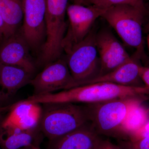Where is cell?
I'll return each mask as SVG.
<instances>
[{
  "label": "cell",
  "mask_w": 149,
  "mask_h": 149,
  "mask_svg": "<svg viewBox=\"0 0 149 149\" xmlns=\"http://www.w3.org/2000/svg\"><path fill=\"white\" fill-rule=\"evenodd\" d=\"M148 95H149V89L145 86H125L98 83L80 85L58 93L33 95L25 100L41 104L48 103H81L90 104L113 99Z\"/></svg>",
  "instance_id": "6da1fadb"
},
{
  "label": "cell",
  "mask_w": 149,
  "mask_h": 149,
  "mask_svg": "<svg viewBox=\"0 0 149 149\" xmlns=\"http://www.w3.org/2000/svg\"><path fill=\"white\" fill-rule=\"evenodd\" d=\"M39 128L49 141L80 128L89 121L85 107L69 103L42 104Z\"/></svg>",
  "instance_id": "7a4b0ae2"
},
{
  "label": "cell",
  "mask_w": 149,
  "mask_h": 149,
  "mask_svg": "<svg viewBox=\"0 0 149 149\" xmlns=\"http://www.w3.org/2000/svg\"><path fill=\"white\" fill-rule=\"evenodd\" d=\"M146 95L113 99L85 107L88 119L98 134L118 136L130 109Z\"/></svg>",
  "instance_id": "3957f363"
},
{
  "label": "cell",
  "mask_w": 149,
  "mask_h": 149,
  "mask_svg": "<svg viewBox=\"0 0 149 149\" xmlns=\"http://www.w3.org/2000/svg\"><path fill=\"white\" fill-rule=\"evenodd\" d=\"M144 13L133 6L120 5L107 8L101 17L116 32L123 42L143 54V24Z\"/></svg>",
  "instance_id": "277c9868"
},
{
  "label": "cell",
  "mask_w": 149,
  "mask_h": 149,
  "mask_svg": "<svg viewBox=\"0 0 149 149\" xmlns=\"http://www.w3.org/2000/svg\"><path fill=\"white\" fill-rule=\"evenodd\" d=\"M96 35L91 30L85 39L66 53L65 61L75 81V87L83 85L100 73V64Z\"/></svg>",
  "instance_id": "5b68a950"
},
{
  "label": "cell",
  "mask_w": 149,
  "mask_h": 149,
  "mask_svg": "<svg viewBox=\"0 0 149 149\" xmlns=\"http://www.w3.org/2000/svg\"><path fill=\"white\" fill-rule=\"evenodd\" d=\"M106 9L95 6L74 3L68 5L66 15L68 25L62 42L65 53L87 37L97 19L101 17Z\"/></svg>",
  "instance_id": "8992f818"
},
{
  "label": "cell",
  "mask_w": 149,
  "mask_h": 149,
  "mask_svg": "<svg viewBox=\"0 0 149 149\" xmlns=\"http://www.w3.org/2000/svg\"><path fill=\"white\" fill-rule=\"evenodd\" d=\"M47 0H23L21 29L31 50L37 52L45 43Z\"/></svg>",
  "instance_id": "52a82bcc"
},
{
  "label": "cell",
  "mask_w": 149,
  "mask_h": 149,
  "mask_svg": "<svg viewBox=\"0 0 149 149\" xmlns=\"http://www.w3.org/2000/svg\"><path fill=\"white\" fill-rule=\"evenodd\" d=\"M30 85L34 95H42L63 91L75 87V81L68 66L65 58H61L44 67L33 77Z\"/></svg>",
  "instance_id": "ba28073f"
},
{
  "label": "cell",
  "mask_w": 149,
  "mask_h": 149,
  "mask_svg": "<svg viewBox=\"0 0 149 149\" xmlns=\"http://www.w3.org/2000/svg\"><path fill=\"white\" fill-rule=\"evenodd\" d=\"M30 47L20 29L0 42V63L22 68L34 74L36 64Z\"/></svg>",
  "instance_id": "9c48e42d"
},
{
  "label": "cell",
  "mask_w": 149,
  "mask_h": 149,
  "mask_svg": "<svg viewBox=\"0 0 149 149\" xmlns=\"http://www.w3.org/2000/svg\"><path fill=\"white\" fill-rule=\"evenodd\" d=\"M42 107L41 104L27 101L25 100L16 103L2 123L3 131L1 134H9L31 130L39 126Z\"/></svg>",
  "instance_id": "30bf717a"
},
{
  "label": "cell",
  "mask_w": 149,
  "mask_h": 149,
  "mask_svg": "<svg viewBox=\"0 0 149 149\" xmlns=\"http://www.w3.org/2000/svg\"><path fill=\"white\" fill-rule=\"evenodd\" d=\"M96 42L100 64L98 75L116 69L131 58L125 48L109 31L104 30L96 35Z\"/></svg>",
  "instance_id": "8fae6325"
},
{
  "label": "cell",
  "mask_w": 149,
  "mask_h": 149,
  "mask_svg": "<svg viewBox=\"0 0 149 149\" xmlns=\"http://www.w3.org/2000/svg\"><path fill=\"white\" fill-rule=\"evenodd\" d=\"M139 58L135 54L134 56H131L128 61L116 69L105 74L96 76L86 81L83 85L106 83L125 86H144L140 83L142 81L140 76L141 65L138 61Z\"/></svg>",
  "instance_id": "7c38bea8"
},
{
  "label": "cell",
  "mask_w": 149,
  "mask_h": 149,
  "mask_svg": "<svg viewBox=\"0 0 149 149\" xmlns=\"http://www.w3.org/2000/svg\"><path fill=\"white\" fill-rule=\"evenodd\" d=\"M100 139L88 123L57 139L49 141L48 149H95Z\"/></svg>",
  "instance_id": "4fadbf2b"
},
{
  "label": "cell",
  "mask_w": 149,
  "mask_h": 149,
  "mask_svg": "<svg viewBox=\"0 0 149 149\" xmlns=\"http://www.w3.org/2000/svg\"><path fill=\"white\" fill-rule=\"evenodd\" d=\"M33 75L22 68L0 63V101L12 97L30 84Z\"/></svg>",
  "instance_id": "5bb4252c"
},
{
  "label": "cell",
  "mask_w": 149,
  "mask_h": 149,
  "mask_svg": "<svg viewBox=\"0 0 149 149\" xmlns=\"http://www.w3.org/2000/svg\"><path fill=\"white\" fill-rule=\"evenodd\" d=\"M43 136L39 126L31 130L10 134H0V146L3 149H20L27 147L40 146Z\"/></svg>",
  "instance_id": "9a60e30c"
},
{
  "label": "cell",
  "mask_w": 149,
  "mask_h": 149,
  "mask_svg": "<svg viewBox=\"0 0 149 149\" xmlns=\"http://www.w3.org/2000/svg\"><path fill=\"white\" fill-rule=\"evenodd\" d=\"M0 13L4 22L3 38H6L13 35L21 27L23 0H0Z\"/></svg>",
  "instance_id": "2e32d148"
},
{
  "label": "cell",
  "mask_w": 149,
  "mask_h": 149,
  "mask_svg": "<svg viewBox=\"0 0 149 149\" xmlns=\"http://www.w3.org/2000/svg\"><path fill=\"white\" fill-rule=\"evenodd\" d=\"M145 100L137 103L132 108L120 128L118 137L127 139L149 120V108L144 106Z\"/></svg>",
  "instance_id": "e0dca14e"
},
{
  "label": "cell",
  "mask_w": 149,
  "mask_h": 149,
  "mask_svg": "<svg viewBox=\"0 0 149 149\" xmlns=\"http://www.w3.org/2000/svg\"><path fill=\"white\" fill-rule=\"evenodd\" d=\"M83 5L95 6L103 9L114 6L128 5L139 9L144 13L146 12L143 0H84Z\"/></svg>",
  "instance_id": "ac0fdd59"
},
{
  "label": "cell",
  "mask_w": 149,
  "mask_h": 149,
  "mask_svg": "<svg viewBox=\"0 0 149 149\" xmlns=\"http://www.w3.org/2000/svg\"><path fill=\"white\" fill-rule=\"evenodd\" d=\"M122 147L125 149H149V135L134 142L126 141Z\"/></svg>",
  "instance_id": "d6986e66"
},
{
  "label": "cell",
  "mask_w": 149,
  "mask_h": 149,
  "mask_svg": "<svg viewBox=\"0 0 149 149\" xmlns=\"http://www.w3.org/2000/svg\"><path fill=\"white\" fill-rule=\"evenodd\" d=\"M149 135V120L143 126L128 137L126 141L134 142L143 139Z\"/></svg>",
  "instance_id": "ffe728a7"
},
{
  "label": "cell",
  "mask_w": 149,
  "mask_h": 149,
  "mask_svg": "<svg viewBox=\"0 0 149 149\" xmlns=\"http://www.w3.org/2000/svg\"><path fill=\"white\" fill-rule=\"evenodd\" d=\"M95 149H124L122 146H116L107 140L100 139Z\"/></svg>",
  "instance_id": "44dd1931"
},
{
  "label": "cell",
  "mask_w": 149,
  "mask_h": 149,
  "mask_svg": "<svg viewBox=\"0 0 149 149\" xmlns=\"http://www.w3.org/2000/svg\"><path fill=\"white\" fill-rule=\"evenodd\" d=\"M140 76L144 86L149 89V67L141 65L140 70Z\"/></svg>",
  "instance_id": "7402d4cb"
},
{
  "label": "cell",
  "mask_w": 149,
  "mask_h": 149,
  "mask_svg": "<svg viewBox=\"0 0 149 149\" xmlns=\"http://www.w3.org/2000/svg\"><path fill=\"white\" fill-rule=\"evenodd\" d=\"M5 32V23L2 16L0 13V42L3 40Z\"/></svg>",
  "instance_id": "603a6c76"
},
{
  "label": "cell",
  "mask_w": 149,
  "mask_h": 149,
  "mask_svg": "<svg viewBox=\"0 0 149 149\" xmlns=\"http://www.w3.org/2000/svg\"><path fill=\"white\" fill-rule=\"evenodd\" d=\"M84 0H74V3L83 4Z\"/></svg>",
  "instance_id": "cb8c5ba5"
},
{
  "label": "cell",
  "mask_w": 149,
  "mask_h": 149,
  "mask_svg": "<svg viewBox=\"0 0 149 149\" xmlns=\"http://www.w3.org/2000/svg\"><path fill=\"white\" fill-rule=\"evenodd\" d=\"M147 42H148V47L149 49V33L148 35V37H147Z\"/></svg>",
  "instance_id": "d4e9b609"
},
{
  "label": "cell",
  "mask_w": 149,
  "mask_h": 149,
  "mask_svg": "<svg viewBox=\"0 0 149 149\" xmlns=\"http://www.w3.org/2000/svg\"><path fill=\"white\" fill-rule=\"evenodd\" d=\"M33 147H27V148H21V149H33Z\"/></svg>",
  "instance_id": "484cf974"
},
{
  "label": "cell",
  "mask_w": 149,
  "mask_h": 149,
  "mask_svg": "<svg viewBox=\"0 0 149 149\" xmlns=\"http://www.w3.org/2000/svg\"><path fill=\"white\" fill-rule=\"evenodd\" d=\"M33 149H41L40 148V146H33Z\"/></svg>",
  "instance_id": "4316f807"
},
{
  "label": "cell",
  "mask_w": 149,
  "mask_h": 149,
  "mask_svg": "<svg viewBox=\"0 0 149 149\" xmlns=\"http://www.w3.org/2000/svg\"><path fill=\"white\" fill-rule=\"evenodd\" d=\"M148 30H149V22L148 24Z\"/></svg>",
  "instance_id": "83f0119b"
},
{
  "label": "cell",
  "mask_w": 149,
  "mask_h": 149,
  "mask_svg": "<svg viewBox=\"0 0 149 149\" xmlns=\"http://www.w3.org/2000/svg\"><path fill=\"white\" fill-rule=\"evenodd\" d=\"M0 149H1V146H0Z\"/></svg>",
  "instance_id": "f1b7e54d"
},
{
  "label": "cell",
  "mask_w": 149,
  "mask_h": 149,
  "mask_svg": "<svg viewBox=\"0 0 149 149\" xmlns=\"http://www.w3.org/2000/svg\"><path fill=\"white\" fill-rule=\"evenodd\" d=\"M143 1H144V0H143Z\"/></svg>",
  "instance_id": "f546056e"
}]
</instances>
